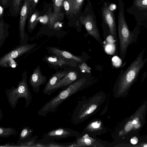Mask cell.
I'll return each mask as SVG.
<instances>
[{"label":"cell","mask_w":147,"mask_h":147,"mask_svg":"<svg viewBox=\"0 0 147 147\" xmlns=\"http://www.w3.org/2000/svg\"><path fill=\"white\" fill-rule=\"evenodd\" d=\"M106 97L105 93L100 91L79 101L72 115L73 122L76 124L82 123L96 113L105 102Z\"/></svg>","instance_id":"1"},{"label":"cell","mask_w":147,"mask_h":147,"mask_svg":"<svg viewBox=\"0 0 147 147\" xmlns=\"http://www.w3.org/2000/svg\"><path fill=\"white\" fill-rule=\"evenodd\" d=\"M145 49V48L144 47L125 70L120 71L114 87L115 96L129 86L137 79L140 71L147 61V58L143 59Z\"/></svg>","instance_id":"2"},{"label":"cell","mask_w":147,"mask_h":147,"mask_svg":"<svg viewBox=\"0 0 147 147\" xmlns=\"http://www.w3.org/2000/svg\"><path fill=\"white\" fill-rule=\"evenodd\" d=\"M118 34L119 44V54L121 59L123 61L129 45L136 41L137 38L134 33L130 32L126 23L124 13V4L122 0H118Z\"/></svg>","instance_id":"3"},{"label":"cell","mask_w":147,"mask_h":147,"mask_svg":"<svg viewBox=\"0 0 147 147\" xmlns=\"http://www.w3.org/2000/svg\"><path fill=\"white\" fill-rule=\"evenodd\" d=\"M27 72L24 71L22 75V80L19 82L17 87L12 86L5 90V93L10 106L14 109L18 100L24 98L26 101L25 107L27 108L30 104L32 96L30 90L27 82Z\"/></svg>","instance_id":"4"},{"label":"cell","mask_w":147,"mask_h":147,"mask_svg":"<svg viewBox=\"0 0 147 147\" xmlns=\"http://www.w3.org/2000/svg\"><path fill=\"white\" fill-rule=\"evenodd\" d=\"M76 137L75 147H108L107 142L86 133L82 132Z\"/></svg>","instance_id":"5"},{"label":"cell","mask_w":147,"mask_h":147,"mask_svg":"<svg viewBox=\"0 0 147 147\" xmlns=\"http://www.w3.org/2000/svg\"><path fill=\"white\" fill-rule=\"evenodd\" d=\"M78 131L68 128L59 127L51 130L43 136V138L50 140H59L70 137H77L80 134Z\"/></svg>","instance_id":"6"},{"label":"cell","mask_w":147,"mask_h":147,"mask_svg":"<svg viewBox=\"0 0 147 147\" xmlns=\"http://www.w3.org/2000/svg\"><path fill=\"white\" fill-rule=\"evenodd\" d=\"M102 14L105 21L109 26L110 35L113 37L115 41L117 50L118 39L114 13L109 7L105 5L102 9Z\"/></svg>","instance_id":"7"},{"label":"cell","mask_w":147,"mask_h":147,"mask_svg":"<svg viewBox=\"0 0 147 147\" xmlns=\"http://www.w3.org/2000/svg\"><path fill=\"white\" fill-rule=\"evenodd\" d=\"M102 121L99 119H93L84 127L82 132L94 137L107 132Z\"/></svg>","instance_id":"8"},{"label":"cell","mask_w":147,"mask_h":147,"mask_svg":"<svg viewBox=\"0 0 147 147\" xmlns=\"http://www.w3.org/2000/svg\"><path fill=\"white\" fill-rule=\"evenodd\" d=\"M47 80V77L42 74L40 66L38 65L33 70L29 78V83L34 92L38 93L40 91V86L45 84Z\"/></svg>","instance_id":"9"},{"label":"cell","mask_w":147,"mask_h":147,"mask_svg":"<svg viewBox=\"0 0 147 147\" xmlns=\"http://www.w3.org/2000/svg\"><path fill=\"white\" fill-rule=\"evenodd\" d=\"M32 11V5L27 0H24L20 12L19 25L20 41H23L26 38L27 36L25 30L26 21L28 14Z\"/></svg>","instance_id":"10"},{"label":"cell","mask_w":147,"mask_h":147,"mask_svg":"<svg viewBox=\"0 0 147 147\" xmlns=\"http://www.w3.org/2000/svg\"><path fill=\"white\" fill-rule=\"evenodd\" d=\"M80 20L81 23L85 26L88 34L100 43L102 44L98 30L92 16L88 15L85 17H80Z\"/></svg>","instance_id":"11"},{"label":"cell","mask_w":147,"mask_h":147,"mask_svg":"<svg viewBox=\"0 0 147 147\" xmlns=\"http://www.w3.org/2000/svg\"><path fill=\"white\" fill-rule=\"evenodd\" d=\"M43 60L49 65L53 67L60 66L65 65L76 67L78 62L73 60L53 55H45Z\"/></svg>","instance_id":"12"},{"label":"cell","mask_w":147,"mask_h":147,"mask_svg":"<svg viewBox=\"0 0 147 147\" xmlns=\"http://www.w3.org/2000/svg\"><path fill=\"white\" fill-rule=\"evenodd\" d=\"M78 77L76 71H70L61 79L51 90L49 94L59 89L69 85L74 82Z\"/></svg>","instance_id":"13"},{"label":"cell","mask_w":147,"mask_h":147,"mask_svg":"<svg viewBox=\"0 0 147 147\" xmlns=\"http://www.w3.org/2000/svg\"><path fill=\"white\" fill-rule=\"evenodd\" d=\"M70 71L57 72L52 75L47 83L43 90V93L50 94L51 89L63 78Z\"/></svg>","instance_id":"14"},{"label":"cell","mask_w":147,"mask_h":147,"mask_svg":"<svg viewBox=\"0 0 147 147\" xmlns=\"http://www.w3.org/2000/svg\"><path fill=\"white\" fill-rule=\"evenodd\" d=\"M47 49L49 53L52 55L59 56L65 58L70 59L78 62H83L82 59L78 56L74 55L69 52L59 49L54 47H48Z\"/></svg>","instance_id":"15"},{"label":"cell","mask_w":147,"mask_h":147,"mask_svg":"<svg viewBox=\"0 0 147 147\" xmlns=\"http://www.w3.org/2000/svg\"><path fill=\"white\" fill-rule=\"evenodd\" d=\"M36 45V43L22 45L12 50L9 53L11 58L14 59L30 51Z\"/></svg>","instance_id":"16"},{"label":"cell","mask_w":147,"mask_h":147,"mask_svg":"<svg viewBox=\"0 0 147 147\" xmlns=\"http://www.w3.org/2000/svg\"><path fill=\"white\" fill-rule=\"evenodd\" d=\"M64 1V0H55L54 13L49 18V24L51 27L54 25L59 18Z\"/></svg>","instance_id":"17"},{"label":"cell","mask_w":147,"mask_h":147,"mask_svg":"<svg viewBox=\"0 0 147 147\" xmlns=\"http://www.w3.org/2000/svg\"><path fill=\"white\" fill-rule=\"evenodd\" d=\"M84 0H67L70 5L69 14L70 17L76 15L80 11Z\"/></svg>","instance_id":"18"},{"label":"cell","mask_w":147,"mask_h":147,"mask_svg":"<svg viewBox=\"0 0 147 147\" xmlns=\"http://www.w3.org/2000/svg\"><path fill=\"white\" fill-rule=\"evenodd\" d=\"M46 147H72L75 146V142L61 143L57 142L54 140H48L42 138L40 140Z\"/></svg>","instance_id":"19"},{"label":"cell","mask_w":147,"mask_h":147,"mask_svg":"<svg viewBox=\"0 0 147 147\" xmlns=\"http://www.w3.org/2000/svg\"><path fill=\"white\" fill-rule=\"evenodd\" d=\"M17 65L16 62L14 59L11 58L8 53L0 59V66L3 67H15Z\"/></svg>","instance_id":"20"},{"label":"cell","mask_w":147,"mask_h":147,"mask_svg":"<svg viewBox=\"0 0 147 147\" xmlns=\"http://www.w3.org/2000/svg\"><path fill=\"white\" fill-rule=\"evenodd\" d=\"M33 131V129L30 127H24L19 134V138L17 143L23 142L31 137Z\"/></svg>","instance_id":"21"},{"label":"cell","mask_w":147,"mask_h":147,"mask_svg":"<svg viewBox=\"0 0 147 147\" xmlns=\"http://www.w3.org/2000/svg\"><path fill=\"white\" fill-rule=\"evenodd\" d=\"M17 134L18 132L14 128L0 127V138H7L11 136L17 135Z\"/></svg>","instance_id":"22"},{"label":"cell","mask_w":147,"mask_h":147,"mask_svg":"<svg viewBox=\"0 0 147 147\" xmlns=\"http://www.w3.org/2000/svg\"><path fill=\"white\" fill-rule=\"evenodd\" d=\"M39 13L37 11L34 12L28 22V30L32 32L35 28L38 20Z\"/></svg>","instance_id":"23"},{"label":"cell","mask_w":147,"mask_h":147,"mask_svg":"<svg viewBox=\"0 0 147 147\" xmlns=\"http://www.w3.org/2000/svg\"><path fill=\"white\" fill-rule=\"evenodd\" d=\"M38 138V136L36 135L31 137L24 141L17 143L16 144V147H32L33 145Z\"/></svg>","instance_id":"24"},{"label":"cell","mask_w":147,"mask_h":147,"mask_svg":"<svg viewBox=\"0 0 147 147\" xmlns=\"http://www.w3.org/2000/svg\"><path fill=\"white\" fill-rule=\"evenodd\" d=\"M4 28L3 22L1 20L0 23V47H1L4 43L5 39L8 36Z\"/></svg>","instance_id":"25"},{"label":"cell","mask_w":147,"mask_h":147,"mask_svg":"<svg viewBox=\"0 0 147 147\" xmlns=\"http://www.w3.org/2000/svg\"><path fill=\"white\" fill-rule=\"evenodd\" d=\"M22 0H12V5L13 12L17 13L20 9Z\"/></svg>","instance_id":"26"},{"label":"cell","mask_w":147,"mask_h":147,"mask_svg":"<svg viewBox=\"0 0 147 147\" xmlns=\"http://www.w3.org/2000/svg\"><path fill=\"white\" fill-rule=\"evenodd\" d=\"M136 4L138 6L147 8V0H136Z\"/></svg>","instance_id":"27"},{"label":"cell","mask_w":147,"mask_h":147,"mask_svg":"<svg viewBox=\"0 0 147 147\" xmlns=\"http://www.w3.org/2000/svg\"><path fill=\"white\" fill-rule=\"evenodd\" d=\"M63 5L66 11L67 15H68L69 9L70 5L67 0H64Z\"/></svg>","instance_id":"28"},{"label":"cell","mask_w":147,"mask_h":147,"mask_svg":"<svg viewBox=\"0 0 147 147\" xmlns=\"http://www.w3.org/2000/svg\"><path fill=\"white\" fill-rule=\"evenodd\" d=\"M132 122H129L127 123L125 127L126 131H128L132 127Z\"/></svg>","instance_id":"29"},{"label":"cell","mask_w":147,"mask_h":147,"mask_svg":"<svg viewBox=\"0 0 147 147\" xmlns=\"http://www.w3.org/2000/svg\"><path fill=\"white\" fill-rule=\"evenodd\" d=\"M0 147H16V145L14 143L10 144L8 142L6 144L1 145Z\"/></svg>","instance_id":"30"},{"label":"cell","mask_w":147,"mask_h":147,"mask_svg":"<svg viewBox=\"0 0 147 147\" xmlns=\"http://www.w3.org/2000/svg\"><path fill=\"white\" fill-rule=\"evenodd\" d=\"M48 17L47 16H45L42 17V18H41L40 21L43 23L45 24L47 23L48 21Z\"/></svg>","instance_id":"31"},{"label":"cell","mask_w":147,"mask_h":147,"mask_svg":"<svg viewBox=\"0 0 147 147\" xmlns=\"http://www.w3.org/2000/svg\"><path fill=\"white\" fill-rule=\"evenodd\" d=\"M138 141V140L137 138L136 137L133 138L131 140V142L132 144H136Z\"/></svg>","instance_id":"32"},{"label":"cell","mask_w":147,"mask_h":147,"mask_svg":"<svg viewBox=\"0 0 147 147\" xmlns=\"http://www.w3.org/2000/svg\"><path fill=\"white\" fill-rule=\"evenodd\" d=\"M38 0H33V3L32 6V10L34 7L36 5H37Z\"/></svg>","instance_id":"33"},{"label":"cell","mask_w":147,"mask_h":147,"mask_svg":"<svg viewBox=\"0 0 147 147\" xmlns=\"http://www.w3.org/2000/svg\"><path fill=\"white\" fill-rule=\"evenodd\" d=\"M9 1V0H1V3L3 5H6Z\"/></svg>","instance_id":"34"},{"label":"cell","mask_w":147,"mask_h":147,"mask_svg":"<svg viewBox=\"0 0 147 147\" xmlns=\"http://www.w3.org/2000/svg\"><path fill=\"white\" fill-rule=\"evenodd\" d=\"M3 8L2 7L0 6V16L1 17L3 16Z\"/></svg>","instance_id":"35"},{"label":"cell","mask_w":147,"mask_h":147,"mask_svg":"<svg viewBox=\"0 0 147 147\" xmlns=\"http://www.w3.org/2000/svg\"><path fill=\"white\" fill-rule=\"evenodd\" d=\"M3 113L1 110L0 109V119L1 120L3 118Z\"/></svg>","instance_id":"36"},{"label":"cell","mask_w":147,"mask_h":147,"mask_svg":"<svg viewBox=\"0 0 147 147\" xmlns=\"http://www.w3.org/2000/svg\"><path fill=\"white\" fill-rule=\"evenodd\" d=\"M29 3L32 5V4L33 0H27Z\"/></svg>","instance_id":"37"},{"label":"cell","mask_w":147,"mask_h":147,"mask_svg":"<svg viewBox=\"0 0 147 147\" xmlns=\"http://www.w3.org/2000/svg\"><path fill=\"white\" fill-rule=\"evenodd\" d=\"M137 123V121L136 120H134L132 122L133 124H136Z\"/></svg>","instance_id":"38"},{"label":"cell","mask_w":147,"mask_h":147,"mask_svg":"<svg viewBox=\"0 0 147 147\" xmlns=\"http://www.w3.org/2000/svg\"><path fill=\"white\" fill-rule=\"evenodd\" d=\"M144 147H147V144H145V145H144Z\"/></svg>","instance_id":"39"},{"label":"cell","mask_w":147,"mask_h":147,"mask_svg":"<svg viewBox=\"0 0 147 147\" xmlns=\"http://www.w3.org/2000/svg\"><path fill=\"white\" fill-rule=\"evenodd\" d=\"M54 3L55 2V0H52Z\"/></svg>","instance_id":"40"}]
</instances>
